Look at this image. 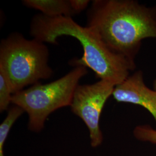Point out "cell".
<instances>
[{
	"mask_svg": "<svg viewBox=\"0 0 156 156\" xmlns=\"http://www.w3.org/2000/svg\"><path fill=\"white\" fill-rule=\"evenodd\" d=\"M87 26L110 50L135 64L142 41L156 38V8L133 0H95L87 12Z\"/></svg>",
	"mask_w": 156,
	"mask_h": 156,
	"instance_id": "cell-1",
	"label": "cell"
},
{
	"mask_svg": "<svg viewBox=\"0 0 156 156\" xmlns=\"http://www.w3.org/2000/svg\"><path fill=\"white\" fill-rule=\"evenodd\" d=\"M30 35L44 43L58 45L57 39L62 36H71L78 40L83 54L80 58L69 62L73 67L89 68L96 78L117 84L129 76L135 68L134 63L110 50L99 35L87 26L82 27L72 17H49L39 13L33 17L30 24Z\"/></svg>",
	"mask_w": 156,
	"mask_h": 156,
	"instance_id": "cell-2",
	"label": "cell"
},
{
	"mask_svg": "<svg viewBox=\"0 0 156 156\" xmlns=\"http://www.w3.org/2000/svg\"><path fill=\"white\" fill-rule=\"evenodd\" d=\"M49 57L45 43L35 38L26 39L15 33L1 40L0 69L5 73L13 94L52 76Z\"/></svg>",
	"mask_w": 156,
	"mask_h": 156,
	"instance_id": "cell-3",
	"label": "cell"
},
{
	"mask_svg": "<svg viewBox=\"0 0 156 156\" xmlns=\"http://www.w3.org/2000/svg\"><path fill=\"white\" fill-rule=\"evenodd\" d=\"M87 73L86 67H75L66 75L52 82L44 84L38 82L15 93L12 104L27 113L28 127L39 132L52 112L71 105L79 80Z\"/></svg>",
	"mask_w": 156,
	"mask_h": 156,
	"instance_id": "cell-4",
	"label": "cell"
},
{
	"mask_svg": "<svg viewBox=\"0 0 156 156\" xmlns=\"http://www.w3.org/2000/svg\"><path fill=\"white\" fill-rule=\"evenodd\" d=\"M115 86L109 81L100 80L95 83L79 84L75 91L70 105L71 111L87 126L92 147H97L102 143L101 115Z\"/></svg>",
	"mask_w": 156,
	"mask_h": 156,
	"instance_id": "cell-5",
	"label": "cell"
},
{
	"mask_svg": "<svg viewBox=\"0 0 156 156\" xmlns=\"http://www.w3.org/2000/svg\"><path fill=\"white\" fill-rule=\"evenodd\" d=\"M113 96L119 102H127L144 107L156 122V91L144 83L142 73L138 71L129 76L114 89Z\"/></svg>",
	"mask_w": 156,
	"mask_h": 156,
	"instance_id": "cell-6",
	"label": "cell"
},
{
	"mask_svg": "<svg viewBox=\"0 0 156 156\" xmlns=\"http://www.w3.org/2000/svg\"><path fill=\"white\" fill-rule=\"evenodd\" d=\"M23 4L30 8L41 12L49 17H72L74 14L69 0H24Z\"/></svg>",
	"mask_w": 156,
	"mask_h": 156,
	"instance_id": "cell-7",
	"label": "cell"
},
{
	"mask_svg": "<svg viewBox=\"0 0 156 156\" xmlns=\"http://www.w3.org/2000/svg\"><path fill=\"white\" fill-rule=\"evenodd\" d=\"M24 112L22 108L15 105L9 109L8 115L0 126V156H4V146L12 126Z\"/></svg>",
	"mask_w": 156,
	"mask_h": 156,
	"instance_id": "cell-8",
	"label": "cell"
},
{
	"mask_svg": "<svg viewBox=\"0 0 156 156\" xmlns=\"http://www.w3.org/2000/svg\"><path fill=\"white\" fill-rule=\"evenodd\" d=\"M13 92L9 81L5 73L0 69V111L8 109L12 103Z\"/></svg>",
	"mask_w": 156,
	"mask_h": 156,
	"instance_id": "cell-9",
	"label": "cell"
},
{
	"mask_svg": "<svg viewBox=\"0 0 156 156\" xmlns=\"http://www.w3.org/2000/svg\"><path fill=\"white\" fill-rule=\"evenodd\" d=\"M134 135L140 140L156 144V130L148 125L137 126L134 129Z\"/></svg>",
	"mask_w": 156,
	"mask_h": 156,
	"instance_id": "cell-10",
	"label": "cell"
},
{
	"mask_svg": "<svg viewBox=\"0 0 156 156\" xmlns=\"http://www.w3.org/2000/svg\"><path fill=\"white\" fill-rule=\"evenodd\" d=\"M69 1L74 14L84 11L90 3L89 0H69Z\"/></svg>",
	"mask_w": 156,
	"mask_h": 156,
	"instance_id": "cell-11",
	"label": "cell"
},
{
	"mask_svg": "<svg viewBox=\"0 0 156 156\" xmlns=\"http://www.w3.org/2000/svg\"><path fill=\"white\" fill-rule=\"evenodd\" d=\"M154 88L155 89V91H156V80L154 81Z\"/></svg>",
	"mask_w": 156,
	"mask_h": 156,
	"instance_id": "cell-12",
	"label": "cell"
}]
</instances>
